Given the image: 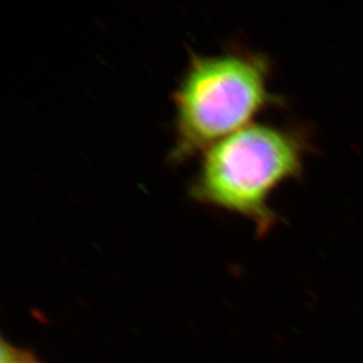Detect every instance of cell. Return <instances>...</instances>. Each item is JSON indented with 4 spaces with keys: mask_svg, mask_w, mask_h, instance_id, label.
Here are the masks:
<instances>
[{
    "mask_svg": "<svg viewBox=\"0 0 363 363\" xmlns=\"http://www.w3.org/2000/svg\"><path fill=\"white\" fill-rule=\"evenodd\" d=\"M25 363H35V361L31 360V361H28V362H25Z\"/></svg>",
    "mask_w": 363,
    "mask_h": 363,
    "instance_id": "4",
    "label": "cell"
},
{
    "mask_svg": "<svg viewBox=\"0 0 363 363\" xmlns=\"http://www.w3.org/2000/svg\"><path fill=\"white\" fill-rule=\"evenodd\" d=\"M271 66L267 57L243 48L191 55L172 96L171 162L182 164L203 153L278 103L269 91Z\"/></svg>",
    "mask_w": 363,
    "mask_h": 363,
    "instance_id": "1",
    "label": "cell"
},
{
    "mask_svg": "<svg viewBox=\"0 0 363 363\" xmlns=\"http://www.w3.org/2000/svg\"><path fill=\"white\" fill-rule=\"evenodd\" d=\"M306 151L300 130L250 123L202 153L189 196L250 220L266 235L278 221L269 200L282 184L301 175Z\"/></svg>",
    "mask_w": 363,
    "mask_h": 363,
    "instance_id": "2",
    "label": "cell"
},
{
    "mask_svg": "<svg viewBox=\"0 0 363 363\" xmlns=\"http://www.w3.org/2000/svg\"><path fill=\"white\" fill-rule=\"evenodd\" d=\"M33 360L30 355L23 353L21 350H18L14 347L7 346L3 342L1 346V363H25Z\"/></svg>",
    "mask_w": 363,
    "mask_h": 363,
    "instance_id": "3",
    "label": "cell"
}]
</instances>
